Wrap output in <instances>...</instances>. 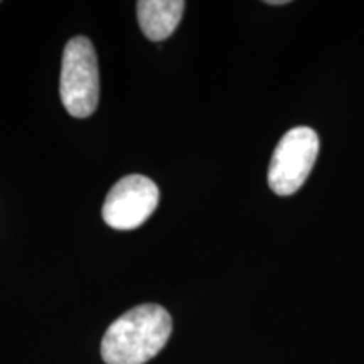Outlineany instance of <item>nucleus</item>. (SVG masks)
<instances>
[{
    "instance_id": "obj_1",
    "label": "nucleus",
    "mask_w": 364,
    "mask_h": 364,
    "mask_svg": "<svg viewBox=\"0 0 364 364\" xmlns=\"http://www.w3.org/2000/svg\"><path fill=\"white\" fill-rule=\"evenodd\" d=\"M171 334L169 312L157 304H144L108 327L102 341V358L107 364H144L162 351Z\"/></svg>"
},
{
    "instance_id": "obj_2",
    "label": "nucleus",
    "mask_w": 364,
    "mask_h": 364,
    "mask_svg": "<svg viewBox=\"0 0 364 364\" xmlns=\"http://www.w3.org/2000/svg\"><path fill=\"white\" fill-rule=\"evenodd\" d=\"M59 93L71 117L86 118L97 110L100 98L98 59L93 44L85 36H76L66 44Z\"/></svg>"
},
{
    "instance_id": "obj_3",
    "label": "nucleus",
    "mask_w": 364,
    "mask_h": 364,
    "mask_svg": "<svg viewBox=\"0 0 364 364\" xmlns=\"http://www.w3.org/2000/svg\"><path fill=\"white\" fill-rule=\"evenodd\" d=\"M318 156V136L309 127H295L282 136L270 167L268 184L279 196H292L311 176Z\"/></svg>"
},
{
    "instance_id": "obj_4",
    "label": "nucleus",
    "mask_w": 364,
    "mask_h": 364,
    "mask_svg": "<svg viewBox=\"0 0 364 364\" xmlns=\"http://www.w3.org/2000/svg\"><path fill=\"white\" fill-rule=\"evenodd\" d=\"M159 204V188L149 177L127 176L110 189L105 199L103 220L115 230H135L152 216Z\"/></svg>"
},
{
    "instance_id": "obj_5",
    "label": "nucleus",
    "mask_w": 364,
    "mask_h": 364,
    "mask_svg": "<svg viewBox=\"0 0 364 364\" xmlns=\"http://www.w3.org/2000/svg\"><path fill=\"white\" fill-rule=\"evenodd\" d=\"M186 4L182 0H140L136 17L142 33L150 41H164L174 34Z\"/></svg>"
},
{
    "instance_id": "obj_6",
    "label": "nucleus",
    "mask_w": 364,
    "mask_h": 364,
    "mask_svg": "<svg viewBox=\"0 0 364 364\" xmlns=\"http://www.w3.org/2000/svg\"><path fill=\"white\" fill-rule=\"evenodd\" d=\"M268 6H285L289 4V0H267Z\"/></svg>"
}]
</instances>
